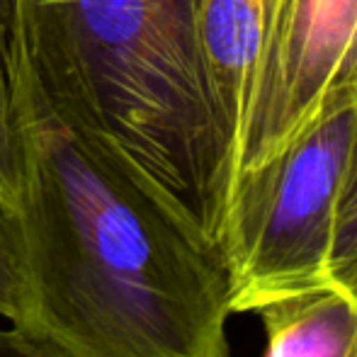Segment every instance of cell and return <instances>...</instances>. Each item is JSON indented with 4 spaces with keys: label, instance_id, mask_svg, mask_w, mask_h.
I'll use <instances>...</instances> for the list:
<instances>
[{
    "label": "cell",
    "instance_id": "8",
    "mask_svg": "<svg viewBox=\"0 0 357 357\" xmlns=\"http://www.w3.org/2000/svg\"><path fill=\"white\" fill-rule=\"evenodd\" d=\"M328 278L357 294V142L335 212L333 245L328 258Z\"/></svg>",
    "mask_w": 357,
    "mask_h": 357
},
{
    "label": "cell",
    "instance_id": "9",
    "mask_svg": "<svg viewBox=\"0 0 357 357\" xmlns=\"http://www.w3.org/2000/svg\"><path fill=\"white\" fill-rule=\"evenodd\" d=\"M24 301L22 250H20L15 219L0 207V316L17 324Z\"/></svg>",
    "mask_w": 357,
    "mask_h": 357
},
{
    "label": "cell",
    "instance_id": "11",
    "mask_svg": "<svg viewBox=\"0 0 357 357\" xmlns=\"http://www.w3.org/2000/svg\"><path fill=\"white\" fill-rule=\"evenodd\" d=\"M270 3H273V0H260V5H263L265 15H268V8H270Z\"/></svg>",
    "mask_w": 357,
    "mask_h": 357
},
{
    "label": "cell",
    "instance_id": "10",
    "mask_svg": "<svg viewBox=\"0 0 357 357\" xmlns=\"http://www.w3.org/2000/svg\"><path fill=\"white\" fill-rule=\"evenodd\" d=\"M0 357H66L49 348L47 343L32 338L24 331L15 328L13 324L8 328H0Z\"/></svg>",
    "mask_w": 357,
    "mask_h": 357
},
{
    "label": "cell",
    "instance_id": "6",
    "mask_svg": "<svg viewBox=\"0 0 357 357\" xmlns=\"http://www.w3.org/2000/svg\"><path fill=\"white\" fill-rule=\"evenodd\" d=\"M265 357H357V294L333 282L316 284L260 306Z\"/></svg>",
    "mask_w": 357,
    "mask_h": 357
},
{
    "label": "cell",
    "instance_id": "7",
    "mask_svg": "<svg viewBox=\"0 0 357 357\" xmlns=\"http://www.w3.org/2000/svg\"><path fill=\"white\" fill-rule=\"evenodd\" d=\"M10 54V10L0 0V207L13 214L22 183V142L13 105V88L8 75Z\"/></svg>",
    "mask_w": 357,
    "mask_h": 357
},
{
    "label": "cell",
    "instance_id": "1",
    "mask_svg": "<svg viewBox=\"0 0 357 357\" xmlns=\"http://www.w3.org/2000/svg\"><path fill=\"white\" fill-rule=\"evenodd\" d=\"M24 301L15 328L66 357H231L221 255L117 158L68 129L13 47Z\"/></svg>",
    "mask_w": 357,
    "mask_h": 357
},
{
    "label": "cell",
    "instance_id": "3",
    "mask_svg": "<svg viewBox=\"0 0 357 357\" xmlns=\"http://www.w3.org/2000/svg\"><path fill=\"white\" fill-rule=\"evenodd\" d=\"M355 142L357 85H345L275 158L236 178L219 243L231 314L331 280L335 212Z\"/></svg>",
    "mask_w": 357,
    "mask_h": 357
},
{
    "label": "cell",
    "instance_id": "5",
    "mask_svg": "<svg viewBox=\"0 0 357 357\" xmlns=\"http://www.w3.org/2000/svg\"><path fill=\"white\" fill-rule=\"evenodd\" d=\"M199 34L209 78L234 132L238 160V149L255 98L265 10L260 0H202Z\"/></svg>",
    "mask_w": 357,
    "mask_h": 357
},
{
    "label": "cell",
    "instance_id": "4",
    "mask_svg": "<svg viewBox=\"0 0 357 357\" xmlns=\"http://www.w3.org/2000/svg\"><path fill=\"white\" fill-rule=\"evenodd\" d=\"M345 85H357V0H273L236 178L275 158Z\"/></svg>",
    "mask_w": 357,
    "mask_h": 357
},
{
    "label": "cell",
    "instance_id": "2",
    "mask_svg": "<svg viewBox=\"0 0 357 357\" xmlns=\"http://www.w3.org/2000/svg\"><path fill=\"white\" fill-rule=\"evenodd\" d=\"M10 47L68 129L117 158L219 253L236 144L202 0H8Z\"/></svg>",
    "mask_w": 357,
    "mask_h": 357
}]
</instances>
